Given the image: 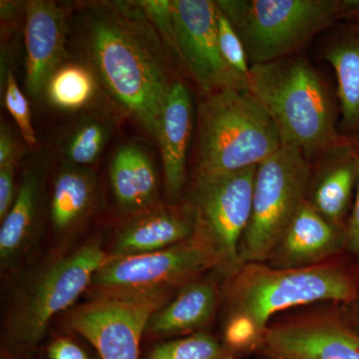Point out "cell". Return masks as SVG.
<instances>
[{"label":"cell","mask_w":359,"mask_h":359,"mask_svg":"<svg viewBox=\"0 0 359 359\" xmlns=\"http://www.w3.org/2000/svg\"><path fill=\"white\" fill-rule=\"evenodd\" d=\"M90 55L117 102L157 137L174 82L164 47L139 4H99L86 15Z\"/></svg>","instance_id":"1"},{"label":"cell","mask_w":359,"mask_h":359,"mask_svg":"<svg viewBox=\"0 0 359 359\" xmlns=\"http://www.w3.org/2000/svg\"><path fill=\"white\" fill-rule=\"evenodd\" d=\"M249 91L271 116L283 145L297 148L311 164L347 141L337 131L327 86L306 58L250 65Z\"/></svg>","instance_id":"2"},{"label":"cell","mask_w":359,"mask_h":359,"mask_svg":"<svg viewBox=\"0 0 359 359\" xmlns=\"http://www.w3.org/2000/svg\"><path fill=\"white\" fill-rule=\"evenodd\" d=\"M358 297V276L339 256L299 269L243 264L224 276L221 287L228 313L250 316L264 332L273 316L285 309L320 302L351 304Z\"/></svg>","instance_id":"3"},{"label":"cell","mask_w":359,"mask_h":359,"mask_svg":"<svg viewBox=\"0 0 359 359\" xmlns=\"http://www.w3.org/2000/svg\"><path fill=\"white\" fill-rule=\"evenodd\" d=\"M282 146L275 123L249 90L221 89L200 101L195 174L259 166Z\"/></svg>","instance_id":"4"},{"label":"cell","mask_w":359,"mask_h":359,"mask_svg":"<svg viewBox=\"0 0 359 359\" xmlns=\"http://www.w3.org/2000/svg\"><path fill=\"white\" fill-rule=\"evenodd\" d=\"M242 39L250 65L297 55L335 21L359 16L353 0L217 1Z\"/></svg>","instance_id":"5"},{"label":"cell","mask_w":359,"mask_h":359,"mask_svg":"<svg viewBox=\"0 0 359 359\" xmlns=\"http://www.w3.org/2000/svg\"><path fill=\"white\" fill-rule=\"evenodd\" d=\"M313 165L297 148H282L257 166L252 212L240 248V266L266 263L306 202Z\"/></svg>","instance_id":"6"},{"label":"cell","mask_w":359,"mask_h":359,"mask_svg":"<svg viewBox=\"0 0 359 359\" xmlns=\"http://www.w3.org/2000/svg\"><path fill=\"white\" fill-rule=\"evenodd\" d=\"M109 259L98 243L90 242L42 269L23 290L9 318L11 346H36L52 318L76 301Z\"/></svg>","instance_id":"7"},{"label":"cell","mask_w":359,"mask_h":359,"mask_svg":"<svg viewBox=\"0 0 359 359\" xmlns=\"http://www.w3.org/2000/svg\"><path fill=\"white\" fill-rule=\"evenodd\" d=\"M257 170L194 178L189 205L195 215V236L219 259L224 276L240 266L238 248L250 218Z\"/></svg>","instance_id":"8"},{"label":"cell","mask_w":359,"mask_h":359,"mask_svg":"<svg viewBox=\"0 0 359 359\" xmlns=\"http://www.w3.org/2000/svg\"><path fill=\"white\" fill-rule=\"evenodd\" d=\"M171 290L103 294L71 314L70 327L102 359H139L142 334Z\"/></svg>","instance_id":"9"},{"label":"cell","mask_w":359,"mask_h":359,"mask_svg":"<svg viewBox=\"0 0 359 359\" xmlns=\"http://www.w3.org/2000/svg\"><path fill=\"white\" fill-rule=\"evenodd\" d=\"M211 269L221 271L219 259L194 235L169 249L137 256H110L91 283L103 294L173 290L199 280Z\"/></svg>","instance_id":"10"},{"label":"cell","mask_w":359,"mask_h":359,"mask_svg":"<svg viewBox=\"0 0 359 359\" xmlns=\"http://www.w3.org/2000/svg\"><path fill=\"white\" fill-rule=\"evenodd\" d=\"M257 353L268 359H359V332L332 309H309L271 320Z\"/></svg>","instance_id":"11"},{"label":"cell","mask_w":359,"mask_h":359,"mask_svg":"<svg viewBox=\"0 0 359 359\" xmlns=\"http://www.w3.org/2000/svg\"><path fill=\"white\" fill-rule=\"evenodd\" d=\"M177 53L205 94L249 90V80L224 60L218 39V4L210 0L172 1Z\"/></svg>","instance_id":"12"},{"label":"cell","mask_w":359,"mask_h":359,"mask_svg":"<svg viewBox=\"0 0 359 359\" xmlns=\"http://www.w3.org/2000/svg\"><path fill=\"white\" fill-rule=\"evenodd\" d=\"M25 88L41 95L65 55V15L52 1L32 0L25 6Z\"/></svg>","instance_id":"13"},{"label":"cell","mask_w":359,"mask_h":359,"mask_svg":"<svg viewBox=\"0 0 359 359\" xmlns=\"http://www.w3.org/2000/svg\"><path fill=\"white\" fill-rule=\"evenodd\" d=\"M344 244V231L306 200L266 264L273 269L306 268L339 256Z\"/></svg>","instance_id":"14"},{"label":"cell","mask_w":359,"mask_h":359,"mask_svg":"<svg viewBox=\"0 0 359 359\" xmlns=\"http://www.w3.org/2000/svg\"><path fill=\"white\" fill-rule=\"evenodd\" d=\"M316 164L306 201L330 223L346 231L358 188L359 154L346 141L323 155Z\"/></svg>","instance_id":"15"},{"label":"cell","mask_w":359,"mask_h":359,"mask_svg":"<svg viewBox=\"0 0 359 359\" xmlns=\"http://www.w3.org/2000/svg\"><path fill=\"white\" fill-rule=\"evenodd\" d=\"M193 128L192 97L183 82H174L161 116L159 142L168 197L176 200L186 183L187 155Z\"/></svg>","instance_id":"16"},{"label":"cell","mask_w":359,"mask_h":359,"mask_svg":"<svg viewBox=\"0 0 359 359\" xmlns=\"http://www.w3.org/2000/svg\"><path fill=\"white\" fill-rule=\"evenodd\" d=\"M195 215L188 204L160 210L135 219L116 241L112 257H129L169 249L195 235Z\"/></svg>","instance_id":"17"},{"label":"cell","mask_w":359,"mask_h":359,"mask_svg":"<svg viewBox=\"0 0 359 359\" xmlns=\"http://www.w3.org/2000/svg\"><path fill=\"white\" fill-rule=\"evenodd\" d=\"M221 290L212 280H197L184 285L173 301L151 318L147 330L157 335L195 332L216 313Z\"/></svg>","instance_id":"18"},{"label":"cell","mask_w":359,"mask_h":359,"mask_svg":"<svg viewBox=\"0 0 359 359\" xmlns=\"http://www.w3.org/2000/svg\"><path fill=\"white\" fill-rule=\"evenodd\" d=\"M110 179L116 200L123 210L140 211L155 200L157 172L140 146L127 144L120 147L111 163Z\"/></svg>","instance_id":"19"},{"label":"cell","mask_w":359,"mask_h":359,"mask_svg":"<svg viewBox=\"0 0 359 359\" xmlns=\"http://www.w3.org/2000/svg\"><path fill=\"white\" fill-rule=\"evenodd\" d=\"M323 56L337 77L342 129L359 134V22L330 40Z\"/></svg>","instance_id":"20"},{"label":"cell","mask_w":359,"mask_h":359,"mask_svg":"<svg viewBox=\"0 0 359 359\" xmlns=\"http://www.w3.org/2000/svg\"><path fill=\"white\" fill-rule=\"evenodd\" d=\"M93 197V181L89 174L73 167L61 171L54 183L50 205L56 230H67L83 218Z\"/></svg>","instance_id":"21"},{"label":"cell","mask_w":359,"mask_h":359,"mask_svg":"<svg viewBox=\"0 0 359 359\" xmlns=\"http://www.w3.org/2000/svg\"><path fill=\"white\" fill-rule=\"evenodd\" d=\"M39 184L36 175L26 174L13 207L1 221L0 257L4 263L15 257L28 237L36 210Z\"/></svg>","instance_id":"22"},{"label":"cell","mask_w":359,"mask_h":359,"mask_svg":"<svg viewBox=\"0 0 359 359\" xmlns=\"http://www.w3.org/2000/svg\"><path fill=\"white\" fill-rule=\"evenodd\" d=\"M45 92L54 107L79 110L88 105L95 95V76L90 68L79 63L60 65L52 74Z\"/></svg>","instance_id":"23"},{"label":"cell","mask_w":359,"mask_h":359,"mask_svg":"<svg viewBox=\"0 0 359 359\" xmlns=\"http://www.w3.org/2000/svg\"><path fill=\"white\" fill-rule=\"evenodd\" d=\"M233 355L212 335L196 332L188 337L159 344L149 359H226Z\"/></svg>","instance_id":"24"},{"label":"cell","mask_w":359,"mask_h":359,"mask_svg":"<svg viewBox=\"0 0 359 359\" xmlns=\"http://www.w3.org/2000/svg\"><path fill=\"white\" fill-rule=\"evenodd\" d=\"M107 125L100 121L82 123L70 135L65 153L71 164L87 166L98 159L109 136Z\"/></svg>","instance_id":"25"},{"label":"cell","mask_w":359,"mask_h":359,"mask_svg":"<svg viewBox=\"0 0 359 359\" xmlns=\"http://www.w3.org/2000/svg\"><path fill=\"white\" fill-rule=\"evenodd\" d=\"M264 330L254 320L243 313H228L223 332V346L236 355L257 351Z\"/></svg>","instance_id":"26"},{"label":"cell","mask_w":359,"mask_h":359,"mask_svg":"<svg viewBox=\"0 0 359 359\" xmlns=\"http://www.w3.org/2000/svg\"><path fill=\"white\" fill-rule=\"evenodd\" d=\"M218 39L219 49L224 60L236 72L249 80L250 65L244 44L219 6Z\"/></svg>","instance_id":"27"},{"label":"cell","mask_w":359,"mask_h":359,"mask_svg":"<svg viewBox=\"0 0 359 359\" xmlns=\"http://www.w3.org/2000/svg\"><path fill=\"white\" fill-rule=\"evenodd\" d=\"M6 106V109L13 116L14 121L18 124L20 133L25 140L27 142L28 145H36L37 140L34 129L32 127L29 102L25 94L21 92L13 73H8L7 75Z\"/></svg>","instance_id":"28"},{"label":"cell","mask_w":359,"mask_h":359,"mask_svg":"<svg viewBox=\"0 0 359 359\" xmlns=\"http://www.w3.org/2000/svg\"><path fill=\"white\" fill-rule=\"evenodd\" d=\"M138 4L154 26L155 29L159 33L160 36H162L163 41L178 56L172 1L148 0V1H139Z\"/></svg>","instance_id":"29"},{"label":"cell","mask_w":359,"mask_h":359,"mask_svg":"<svg viewBox=\"0 0 359 359\" xmlns=\"http://www.w3.org/2000/svg\"><path fill=\"white\" fill-rule=\"evenodd\" d=\"M344 237H346L344 250H346L359 263V178L353 208L347 219Z\"/></svg>","instance_id":"30"},{"label":"cell","mask_w":359,"mask_h":359,"mask_svg":"<svg viewBox=\"0 0 359 359\" xmlns=\"http://www.w3.org/2000/svg\"><path fill=\"white\" fill-rule=\"evenodd\" d=\"M14 165L0 168V219H4L14 201Z\"/></svg>","instance_id":"31"},{"label":"cell","mask_w":359,"mask_h":359,"mask_svg":"<svg viewBox=\"0 0 359 359\" xmlns=\"http://www.w3.org/2000/svg\"><path fill=\"white\" fill-rule=\"evenodd\" d=\"M48 356L49 359H89L81 347L65 337L52 342L48 348Z\"/></svg>","instance_id":"32"},{"label":"cell","mask_w":359,"mask_h":359,"mask_svg":"<svg viewBox=\"0 0 359 359\" xmlns=\"http://www.w3.org/2000/svg\"><path fill=\"white\" fill-rule=\"evenodd\" d=\"M15 141L6 125L2 124L0 131V168L15 165Z\"/></svg>","instance_id":"33"},{"label":"cell","mask_w":359,"mask_h":359,"mask_svg":"<svg viewBox=\"0 0 359 359\" xmlns=\"http://www.w3.org/2000/svg\"><path fill=\"white\" fill-rule=\"evenodd\" d=\"M351 323H353V327L359 332V316L353 318V320H351Z\"/></svg>","instance_id":"34"},{"label":"cell","mask_w":359,"mask_h":359,"mask_svg":"<svg viewBox=\"0 0 359 359\" xmlns=\"http://www.w3.org/2000/svg\"><path fill=\"white\" fill-rule=\"evenodd\" d=\"M226 359H237V358H226Z\"/></svg>","instance_id":"35"},{"label":"cell","mask_w":359,"mask_h":359,"mask_svg":"<svg viewBox=\"0 0 359 359\" xmlns=\"http://www.w3.org/2000/svg\"><path fill=\"white\" fill-rule=\"evenodd\" d=\"M358 301H359V297H358Z\"/></svg>","instance_id":"36"}]
</instances>
